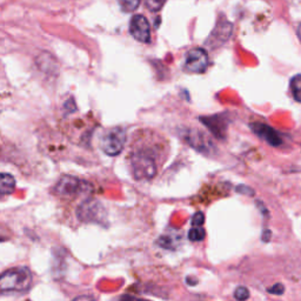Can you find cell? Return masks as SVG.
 Here are the masks:
<instances>
[{
	"mask_svg": "<svg viewBox=\"0 0 301 301\" xmlns=\"http://www.w3.org/2000/svg\"><path fill=\"white\" fill-rule=\"evenodd\" d=\"M32 285V273L27 267L7 270L0 278L2 292H26Z\"/></svg>",
	"mask_w": 301,
	"mask_h": 301,
	"instance_id": "obj_1",
	"label": "cell"
},
{
	"mask_svg": "<svg viewBox=\"0 0 301 301\" xmlns=\"http://www.w3.org/2000/svg\"><path fill=\"white\" fill-rule=\"evenodd\" d=\"M131 169L136 180H151L157 174V161L152 152L140 150L131 157Z\"/></svg>",
	"mask_w": 301,
	"mask_h": 301,
	"instance_id": "obj_2",
	"label": "cell"
},
{
	"mask_svg": "<svg viewBox=\"0 0 301 301\" xmlns=\"http://www.w3.org/2000/svg\"><path fill=\"white\" fill-rule=\"evenodd\" d=\"M126 143V132L122 127L107 130L100 139V148L105 154L115 157L120 154Z\"/></svg>",
	"mask_w": 301,
	"mask_h": 301,
	"instance_id": "obj_3",
	"label": "cell"
},
{
	"mask_svg": "<svg viewBox=\"0 0 301 301\" xmlns=\"http://www.w3.org/2000/svg\"><path fill=\"white\" fill-rule=\"evenodd\" d=\"M208 66V56L204 49H192L186 53L184 70L188 73H204Z\"/></svg>",
	"mask_w": 301,
	"mask_h": 301,
	"instance_id": "obj_4",
	"label": "cell"
},
{
	"mask_svg": "<svg viewBox=\"0 0 301 301\" xmlns=\"http://www.w3.org/2000/svg\"><path fill=\"white\" fill-rule=\"evenodd\" d=\"M87 183L79 180L78 178L72 176H64L56 185V192L59 197L74 198L85 192Z\"/></svg>",
	"mask_w": 301,
	"mask_h": 301,
	"instance_id": "obj_5",
	"label": "cell"
},
{
	"mask_svg": "<svg viewBox=\"0 0 301 301\" xmlns=\"http://www.w3.org/2000/svg\"><path fill=\"white\" fill-rule=\"evenodd\" d=\"M130 33L136 40L150 44L151 42V27L148 20L144 16L136 14L130 21Z\"/></svg>",
	"mask_w": 301,
	"mask_h": 301,
	"instance_id": "obj_6",
	"label": "cell"
},
{
	"mask_svg": "<svg viewBox=\"0 0 301 301\" xmlns=\"http://www.w3.org/2000/svg\"><path fill=\"white\" fill-rule=\"evenodd\" d=\"M78 218L81 221L101 223L104 217V206L96 200H87L78 208Z\"/></svg>",
	"mask_w": 301,
	"mask_h": 301,
	"instance_id": "obj_7",
	"label": "cell"
},
{
	"mask_svg": "<svg viewBox=\"0 0 301 301\" xmlns=\"http://www.w3.org/2000/svg\"><path fill=\"white\" fill-rule=\"evenodd\" d=\"M185 134H186L185 136V140L187 141V144H190L197 151L204 152V153L207 154L212 150H214V146H213L211 140L204 133H201L200 131L190 130Z\"/></svg>",
	"mask_w": 301,
	"mask_h": 301,
	"instance_id": "obj_8",
	"label": "cell"
},
{
	"mask_svg": "<svg viewBox=\"0 0 301 301\" xmlns=\"http://www.w3.org/2000/svg\"><path fill=\"white\" fill-rule=\"evenodd\" d=\"M232 31H233V26L232 24L228 21L227 19H224L221 18L218 21V24L216 25V28L213 30L212 34L209 35L208 39V44L212 46H218L220 44H224L228 40V38L231 37Z\"/></svg>",
	"mask_w": 301,
	"mask_h": 301,
	"instance_id": "obj_9",
	"label": "cell"
},
{
	"mask_svg": "<svg viewBox=\"0 0 301 301\" xmlns=\"http://www.w3.org/2000/svg\"><path fill=\"white\" fill-rule=\"evenodd\" d=\"M251 128L256 136L264 139L271 146H280L282 144V139L279 133L271 126L263 124V122H254V124H251Z\"/></svg>",
	"mask_w": 301,
	"mask_h": 301,
	"instance_id": "obj_10",
	"label": "cell"
},
{
	"mask_svg": "<svg viewBox=\"0 0 301 301\" xmlns=\"http://www.w3.org/2000/svg\"><path fill=\"white\" fill-rule=\"evenodd\" d=\"M221 117L220 115H214V117H208V118H201V120L204 121L202 124L207 126V127L212 131L213 133L216 134L218 138H220V139H224V136L221 133H224L225 128L224 127H220L221 126V121L220 120Z\"/></svg>",
	"mask_w": 301,
	"mask_h": 301,
	"instance_id": "obj_11",
	"label": "cell"
},
{
	"mask_svg": "<svg viewBox=\"0 0 301 301\" xmlns=\"http://www.w3.org/2000/svg\"><path fill=\"white\" fill-rule=\"evenodd\" d=\"M16 188V180L11 174L3 173L0 177V194L6 195L12 193Z\"/></svg>",
	"mask_w": 301,
	"mask_h": 301,
	"instance_id": "obj_12",
	"label": "cell"
},
{
	"mask_svg": "<svg viewBox=\"0 0 301 301\" xmlns=\"http://www.w3.org/2000/svg\"><path fill=\"white\" fill-rule=\"evenodd\" d=\"M291 91L294 99L301 104V74H296L291 79Z\"/></svg>",
	"mask_w": 301,
	"mask_h": 301,
	"instance_id": "obj_13",
	"label": "cell"
},
{
	"mask_svg": "<svg viewBox=\"0 0 301 301\" xmlns=\"http://www.w3.org/2000/svg\"><path fill=\"white\" fill-rule=\"evenodd\" d=\"M206 231L201 226H193L191 228V231L188 232V239L191 241H201L205 239Z\"/></svg>",
	"mask_w": 301,
	"mask_h": 301,
	"instance_id": "obj_14",
	"label": "cell"
},
{
	"mask_svg": "<svg viewBox=\"0 0 301 301\" xmlns=\"http://www.w3.org/2000/svg\"><path fill=\"white\" fill-rule=\"evenodd\" d=\"M119 4L125 12H133L139 7L140 0H119Z\"/></svg>",
	"mask_w": 301,
	"mask_h": 301,
	"instance_id": "obj_15",
	"label": "cell"
},
{
	"mask_svg": "<svg viewBox=\"0 0 301 301\" xmlns=\"http://www.w3.org/2000/svg\"><path fill=\"white\" fill-rule=\"evenodd\" d=\"M167 0H145V5L152 12H158L162 9V6L165 5V3Z\"/></svg>",
	"mask_w": 301,
	"mask_h": 301,
	"instance_id": "obj_16",
	"label": "cell"
},
{
	"mask_svg": "<svg viewBox=\"0 0 301 301\" xmlns=\"http://www.w3.org/2000/svg\"><path fill=\"white\" fill-rule=\"evenodd\" d=\"M234 298L237 300H247L249 298V292L248 289L244 287V286H240L234 291Z\"/></svg>",
	"mask_w": 301,
	"mask_h": 301,
	"instance_id": "obj_17",
	"label": "cell"
},
{
	"mask_svg": "<svg viewBox=\"0 0 301 301\" xmlns=\"http://www.w3.org/2000/svg\"><path fill=\"white\" fill-rule=\"evenodd\" d=\"M204 223H205L204 213L197 212L193 217H192V225H193V226H202Z\"/></svg>",
	"mask_w": 301,
	"mask_h": 301,
	"instance_id": "obj_18",
	"label": "cell"
},
{
	"mask_svg": "<svg viewBox=\"0 0 301 301\" xmlns=\"http://www.w3.org/2000/svg\"><path fill=\"white\" fill-rule=\"evenodd\" d=\"M268 293H271V294H274V295H281L284 294L285 292V287L282 284H275L274 286H272L267 289Z\"/></svg>",
	"mask_w": 301,
	"mask_h": 301,
	"instance_id": "obj_19",
	"label": "cell"
},
{
	"mask_svg": "<svg viewBox=\"0 0 301 301\" xmlns=\"http://www.w3.org/2000/svg\"><path fill=\"white\" fill-rule=\"evenodd\" d=\"M237 191L239 193H242L246 195H254V191H253L251 187H247V186H238Z\"/></svg>",
	"mask_w": 301,
	"mask_h": 301,
	"instance_id": "obj_20",
	"label": "cell"
},
{
	"mask_svg": "<svg viewBox=\"0 0 301 301\" xmlns=\"http://www.w3.org/2000/svg\"><path fill=\"white\" fill-rule=\"evenodd\" d=\"M296 35H298L299 40L301 41V23L299 24V26H298V28H296Z\"/></svg>",
	"mask_w": 301,
	"mask_h": 301,
	"instance_id": "obj_21",
	"label": "cell"
}]
</instances>
